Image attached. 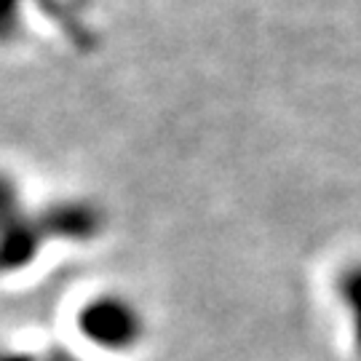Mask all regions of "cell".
<instances>
[{
    "instance_id": "1",
    "label": "cell",
    "mask_w": 361,
    "mask_h": 361,
    "mask_svg": "<svg viewBox=\"0 0 361 361\" xmlns=\"http://www.w3.org/2000/svg\"><path fill=\"white\" fill-rule=\"evenodd\" d=\"M46 238L40 214H30L19 193V185L0 174V273L27 268L38 257Z\"/></svg>"
},
{
    "instance_id": "2",
    "label": "cell",
    "mask_w": 361,
    "mask_h": 361,
    "mask_svg": "<svg viewBox=\"0 0 361 361\" xmlns=\"http://www.w3.org/2000/svg\"><path fill=\"white\" fill-rule=\"evenodd\" d=\"M78 332L97 348L123 353L142 340L145 322L129 300L118 295H99L80 308Z\"/></svg>"
},
{
    "instance_id": "3",
    "label": "cell",
    "mask_w": 361,
    "mask_h": 361,
    "mask_svg": "<svg viewBox=\"0 0 361 361\" xmlns=\"http://www.w3.org/2000/svg\"><path fill=\"white\" fill-rule=\"evenodd\" d=\"M46 238L56 241H89L102 228V217L97 209L83 201H62L40 214Z\"/></svg>"
},
{
    "instance_id": "4",
    "label": "cell",
    "mask_w": 361,
    "mask_h": 361,
    "mask_svg": "<svg viewBox=\"0 0 361 361\" xmlns=\"http://www.w3.org/2000/svg\"><path fill=\"white\" fill-rule=\"evenodd\" d=\"M335 297L343 316L348 319L353 348L361 356V259L345 262L335 276Z\"/></svg>"
},
{
    "instance_id": "5",
    "label": "cell",
    "mask_w": 361,
    "mask_h": 361,
    "mask_svg": "<svg viewBox=\"0 0 361 361\" xmlns=\"http://www.w3.org/2000/svg\"><path fill=\"white\" fill-rule=\"evenodd\" d=\"M0 361H46V356H32V353H19V350H3Z\"/></svg>"
},
{
    "instance_id": "6",
    "label": "cell",
    "mask_w": 361,
    "mask_h": 361,
    "mask_svg": "<svg viewBox=\"0 0 361 361\" xmlns=\"http://www.w3.org/2000/svg\"><path fill=\"white\" fill-rule=\"evenodd\" d=\"M46 361H80V359L70 356V353H62V350H54V353H49V356H46Z\"/></svg>"
}]
</instances>
